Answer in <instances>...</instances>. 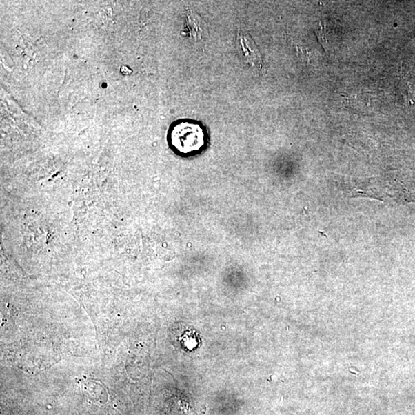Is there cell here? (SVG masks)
<instances>
[{
	"mask_svg": "<svg viewBox=\"0 0 415 415\" xmlns=\"http://www.w3.org/2000/svg\"><path fill=\"white\" fill-rule=\"evenodd\" d=\"M203 32L201 18L196 13L189 10L185 19L184 35L195 39H201L203 38Z\"/></svg>",
	"mask_w": 415,
	"mask_h": 415,
	"instance_id": "obj_3",
	"label": "cell"
},
{
	"mask_svg": "<svg viewBox=\"0 0 415 415\" xmlns=\"http://www.w3.org/2000/svg\"><path fill=\"white\" fill-rule=\"evenodd\" d=\"M237 50L247 63L255 67L259 72L263 70V59L255 42L247 35L238 31L236 38Z\"/></svg>",
	"mask_w": 415,
	"mask_h": 415,
	"instance_id": "obj_2",
	"label": "cell"
},
{
	"mask_svg": "<svg viewBox=\"0 0 415 415\" xmlns=\"http://www.w3.org/2000/svg\"><path fill=\"white\" fill-rule=\"evenodd\" d=\"M314 32L318 39V41L325 50H327V41L326 39V28L323 21H318L314 24Z\"/></svg>",
	"mask_w": 415,
	"mask_h": 415,
	"instance_id": "obj_4",
	"label": "cell"
},
{
	"mask_svg": "<svg viewBox=\"0 0 415 415\" xmlns=\"http://www.w3.org/2000/svg\"><path fill=\"white\" fill-rule=\"evenodd\" d=\"M168 138L171 148L182 156L198 155L206 146L205 132L202 125L195 123H176L172 125Z\"/></svg>",
	"mask_w": 415,
	"mask_h": 415,
	"instance_id": "obj_1",
	"label": "cell"
}]
</instances>
